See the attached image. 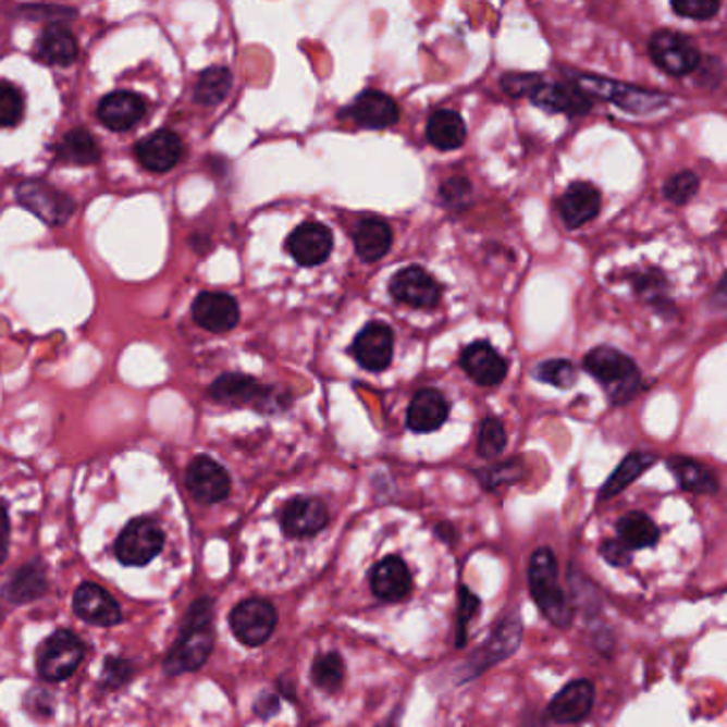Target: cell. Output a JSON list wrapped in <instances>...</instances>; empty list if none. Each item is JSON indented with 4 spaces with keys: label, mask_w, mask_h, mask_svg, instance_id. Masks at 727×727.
<instances>
[{
    "label": "cell",
    "mask_w": 727,
    "mask_h": 727,
    "mask_svg": "<svg viewBox=\"0 0 727 727\" xmlns=\"http://www.w3.org/2000/svg\"><path fill=\"white\" fill-rule=\"evenodd\" d=\"M209 395L215 402L231 404V406H260L264 408V402L271 397V389L262 386L259 380L242 373H224L220 375L211 389Z\"/></svg>",
    "instance_id": "18"
},
{
    "label": "cell",
    "mask_w": 727,
    "mask_h": 727,
    "mask_svg": "<svg viewBox=\"0 0 727 727\" xmlns=\"http://www.w3.org/2000/svg\"><path fill=\"white\" fill-rule=\"evenodd\" d=\"M451 415L448 399L435 389H420L410 402L406 422L415 433L438 431Z\"/></svg>",
    "instance_id": "25"
},
{
    "label": "cell",
    "mask_w": 727,
    "mask_h": 727,
    "mask_svg": "<svg viewBox=\"0 0 727 727\" xmlns=\"http://www.w3.org/2000/svg\"><path fill=\"white\" fill-rule=\"evenodd\" d=\"M466 137H468V128L457 111H451V109L435 111L427 122V139L433 148L442 152L461 148L466 144Z\"/></svg>",
    "instance_id": "28"
},
{
    "label": "cell",
    "mask_w": 727,
    "mask_h": 727,
    "mask_svg": "<svg viewBox=\"0 0 727 727\" xmlns=\"http://www.w3.org/2000/svg\"><path fill=\"white\" fill-rule=\"evenodd\" d=\"M440 199L451 209H466L471 201V184L466 177H451L440 188Z\"/></svg>",
    "instance_id": "41"
},
{
    "label": "cell",
    "mask_w": 727,
    "mask_h": 727,
    "mask_svg": "<svg viewBox=\"0 0 727 727\" xmlns=\"http://www.w3.org/2000/svg\"><path fill=\"white\" fill-rule=\"evenodd\" d=\"M133 664L124 657H111L103 666V685L107 689H118L133 676Z\"/></svg>",
    "instance_id": "44"
},
{
    "label": "cell",
    "mask_w": 727,
    "mask_h": 727,
    "mask_svg": "<svg viewBox=\"0 0 727 727\" xmlns=\"http://www.w3.org/2000/svg\"><path fill=\"white\" fill-rule=\"evenodd\" d=\"M480 476H482V484L486 489H495L504 482H515L520 478L519 461H510V464H502V466H495V468L484 469Z\"/></svg>",
    "instance_id": "45"
},
{
    "label": "cell",
    "mask_w": 727,
    "mask_h": 727,
    "mask_svg": "<svg viewBox=\"0 0 727 727\" xmlns=\"http://www.w3.org/2000/svg\"><path fill=\"white\" fill-rule=\"evenodd\" d=\"M619 542L627 549H649L660 542V527L644 513H629L617 525Z\"/></svg>",
    "instance_id": "33"
},
{
    "label": "cell",
    "mask_w": 727,
    "mask_h": 727,
    "mask_svg": "<svg viewBox=\"0 0 727 727\" xmlns=\"http://www.w3.org/2000/svg\"><path fill=\"white\" fill-rule=\"evenodd\" d=\"M48 589V578L41 564H28L15 571L4 587V597L13 604H26L41 597Z\"/></svg>",
    "instance_id": "31"
},
{
    "label": "cell",
    "mask_w": 727,
    "mask_h": 727,
    "mask_svg": "<svg viewBox=\"0 0 727 727\" xmlns=\"http://www.w3.org/2000/svg\"><path fill=\"white\" fill-rule=\"evenodd\" d=\"M186 486L199 504H218L231 493V478L226 469L209 457H197L186 469Z\"/></svg>",
    "instance_id": "11"
},
{
    "label": "cell",
    "mask_w": 727,
    "mask_h": 727,
    "mask_svg": "<svg viewBox=\"0 0 727 727\" xmlns=\"http://www.w3.org/2000/svg\"><path fill=\"white\" fill-rule=\"evenodd\" d=\"M508 442L504 422L495 416H489L480 424V435H478V455L482 459H495L504 453Z\"/></svg>",
    "instance_id": "37"
},
{
    "label": "cell",
    "mask_w": 727,
    "mask_h": 727,
    "mask_svg": "<svg viewBox=\"0 0 727 727\" xmlns=\"http://www.w3.org/2000/svg\"><path fill=\"white\" fill-rule=\"evenodd\" d=\"M657 461V455L653 453H631L625 457L621 466L615 469V473L608 478V482L600 491V500H613L625 491L636 478H640L646 469Z\"/></svg>",
    "instance_id": "32"
},
{
    "label": "cell",
    "mask_w": 727,
    "mask_h": 727,
    "mask_svg": "<svg viewBox=\"0 0 727 727\" xmlns=\"http://www.w3.org/2000/svg\"><path fill=\"white\" fill-rule=\"evenodd\" d=\"M584 369L608 391L613 404L631 402L642 389L638 365L615 348L597 346L587 353Z\"/></svg>",
    "instance_id": "3"
},
{
    "label": "cell",
    "mask_w": 727,
    "mask_h": 727,
    "mask_svg": "<svg viewBox=\"0 0 727 727\" xmlns=\"http://www.w3.org/2000/svg\"><path fill=\"white\" fill-rule=\"evenodd\" d=\"M286 250L304 267H316L329 259L333 250V235L320 222H304L286 239Z\"/></svg>",
    "instance_id": "13"
},
{
    "label": "cell",
    "mask_w": 727,
    "mask_h": 727,
    "mask_svg": "<svg viewBox=\"0 0 727 727\" xmlns=\"http://www.w3.org/2000/svg\"><path fill=\"white\" fill-rule=\"evenodd\" d=\"M193 316L211 333H226L239 322V306L226 293H201L193 306Z\"/></svg>",
    "instance_id": "21"
},
{
    "label": "cell",
    "mask_w": 727,
    "mask_h": 727,
    "mask_svg": "<svg viewBox=\"0 0 727 727\" xmlns=\"http://www.w3.org/2000/svg\"><path fill=\"white\" fill-rule=\"evenodd\" d=\"M649 53L660 69L676 77L693 73L702 60L695 44L687 35L675 30L655 33L649 41Z\"/></svg>",
    "instance_id": "8"
},
{
    "label": "cell",
    "mask_w": 727,
    "mask_h": 727,
    "mask_svg": "<svg viewBox=\"0 0 727 727\" xmlns=\"http://www.w3.org/2000/svg\"><path fill=\"white\" fill-rule=\"evenodd\" d=\"M668 468L675 471L680 486L689 493L715 495L719 491V480H717L715 471L702 466L700 461H693V459H687V457H673L668 461Z\"/></svg>",
    "instance_id": "30"
},
{
    "label": "cell",
    "mask_w": 727,
    "mask_h": 727,
    "mask_svg": "<svg viewBox=\"0 0 727 727\" xmlns=\"http://www.w3.org/2000/svg\"><path fill=\"white\" fill-rule=\"evenodd\" d=\"M233 86V75L224 66H211L206 73H201L197 88H195V99L197 103L213 104L222 103Z\"/></svg>",
    "instance_id": "35"
},
{
    "label": "cell",
    "mask_w": 727,
    "mask_h": 727,
    "mask_svg": "<svg viewBox=\"0 0 727 727\" xmlns=\"http://www.w3.org/2000/svg\"><path fill=\"white\" fill-rule=\"evenodd\" d=\"M389 291L395 301L422 310L435 308L442 297L440 284L422 267H406L395 273Z\"/></svg>",
    "instance_id": "9"
},
{
    "label": "cell",
    "mask_w": 727,
    "mask_h": 727,
    "mask_svg": "<svg viewBox=\"0 0 727 727\" xmlns=\"http://www.w3.org/2000/svg\"><path fill=\"white\" fill-rule=\"evenodd\" d=\"M535 378L557 389H570L576 382V367L566 359H551L535 367Z\"/></svg>",
    "instance_id": "39"
},
{
    "label": "cell",
    "mask_w": 727,
    "mask_h": 727,
    "mask_svg": "<svg viewBox=\"0 0 727 727\" xmlns=\"http://www.w3.org/2000/svg\"><path fill=\"white\" fill-rule=\"evenodd\" d=\"M346 678V664L340 653L318 655L312 664L313 685L326 693H335L342 689Z\"/></svg>",
    "instance_id": "36"
},
{
    "label": "cell",
    "mask_w": 727,
    "mask_h": 727,
    "mask_svg": "<svg viewBox=\"0 0 727 727\" xmlns=\"http://www.w3.org/2000/svg\"><path fill=\"white\" fill-rule=\"evenodd\" d=\"M480 600L469 591L468 587H461L459 591V615H457V644H466V631L471 617L478 613Z\"/></svg>",
    "instance_id": "43"
},
{
    "label": "cell",
    "mask_w": 727,
    "mask_h": 727,
    "mask_svg": "<svg viewBox=\"0 0 727 727\" xmlns=\"http://www.w3.org/2000/svg\"><path fill=\"white\" fill-rule=\"evenodd\" d=\"M148 111L144 97L135 93H111L99 104V120L109 131L124 133L137 126Z\"/></svg>",
    "instance_id": "23"
},
{
    "label": "cell",
    "mask_w": 727,
    "mask_h": 727,
    "mask_svg": "<svg viewBox=\"0 0 727 727\" xmlns=\"http://www.w3.org/2000/svg\"><path fill=\"white\" fill-rule=\"evenodd\" d=\"M461 367L480 386H497L504 382L508 373L506 359L489 342H476L466 348L461 357Z\"/></svg>",
    "instance_id": "20"
},
{
    "label": "cell",
    "mask_w": 727,
    "mask_h": 727,
    "mask_svg": "<svg viewBox=\"0 0 727 727\" xmlns=\"http://www.w3.org/2000/svg\"><path fill=\"white\" fill-rule=\"evenodd\" d=\"M698 186H700V180L693 171H680L666 182L664 195L675 206H685L698 193Z\"/></svg>",
    "instance_id": "40"
},
{
    "label": "cell",
    "mask_w": 727,
    "mask_h": 727,
    "mask_svg": "<svg viewBox=\"0 0 727 727\" xmlns=\"http://www.w3.org/2000/svg\"><path fill=\"white\" fill-rule=\"evenodd\" d=\"M568 75H570L571 84L578 90H582L587 97L593 95L597 99L613 101L617 107H621L625 111H631V113H651V111H657L660 107H666L673 101L668 95L646 90V88H636V86H629V84H619V82H613V79L584 75V73H568Z\"/></svg>",
    "instance_id": "4"
},
{
    "label": "cell",
    "mask_w": 727,
    "mask_h": 727,
    "mask_svg": "<svg viewBox=\"0 0 727 727\" xmlns=\"http://www.w3.org/2000/svg\"><path fill=\"white\" fill-rule=\"evenodd\" d=\"M344 113L365 128H386L399 122V104L395 103L393 97L378 90H367L359 95Z\"/></svg>",
    "instance_id": "24"
},
{
    "label": "cell",
    "mask_w": 727,
    "mask_h": 727,
    "mask_svg": "<svg viewBox=\"0 0 727 727\" xmlns=\"http://www.w3.org/2000/svg\"><path fill=\"white\" fill-rule=\"evenodd\" d=\"M164 546V533L157 520L148 517L133 519L120 533L115 542V555L124 566L141 568L148 566Z\"/></svg>",
    "instance_id": "5"
},
{
    "label": "cell",
    "mask_w": 727,
    "mask_h": 727,
    "mask_svg": "<svg viewBox=\"0 0 727 727\" xmlns=\"http://www.w3.org/2000/svg\"><path fill=\"white\" fill-rule=\"evenodd\" d=\"M393 348H395L393 329L384 322H369L355 337L350 353L357 359V364L365 369L384 371L393 359Z\"/></svg>",
    "instance_id": "12"
},
{
    "label": "cell",
    "mask_w": 727,
    "mask_h": 727,
    "mask_svg": "<svg viewBox=\"0 0 727 727\" xmlns=\"http://www.w3.org/2000/svg\"><path fill=\"white\" fill-rule=\"evenodd\" d=\"M24 118V95L9 82H0V126L9 128Z\"/></svg>",
    "instance_id": "38"
},
{
    "label": "cell",
    "mask_w": 727,
    "mask_h": 727,
    "mask_svg": "<svg viewBox=\"0 0 727 727\" xmlns=\"http://www.w3.org/2000/svg\"><path fill=\"white\" fill-rule=\"evenodd\" d=\"M9 533H11V527H9V517H7V510L0 506V564L4 562L7 557V549H9Z\"/></svg>",
    "instance_id": "48"
},
{
    "label": "cell",
    "mask_w": 727,
    "mask_h": 727,
    "mask_svg": "<svg viewBox=\"0 0 727 727\" xmlns=\"http://www.w3.org/2000/svg\"><path fill=\"white\" fill-rule=\"evenodd\" d=\"M17 201L52 226L66 222L75 211V204L46 182H24L17 188Z\"/></svg>",
    "instance_id": "10"
},
{
    "label": "cell",
    "mask_w": 727,
    "mask_h": 727,
    "mask_svg": "<svg viewBox=\"0 0 727 727\" xmlns=\"http://www.w3.org/2000/svg\"><path fill=\"white\" fill-rule=\"evenodd\" d=\"M602 555L608 564L613 566H627L631 562V553L629 549L624 546L619 540H608L602 544Z\"/></svg>",
    "instance_id": "47"
},
{
    "label": "cell",
    "mask_w": 727,
    "mask_h": 727,
    "mask_svg": "<svg viewBox=\"0 0 727 727\" xmlns=\"http://www.w3.org/2000/svg\"><path fill=\"white\" fill-rule=\"evenodd\" d=\"M593 700H595V689H593L591 680H587V678L571 680L570 685H566L553 698V702L549 706V713L562 726L578 724V722H582L591 715Z\"/></svg>",
    "instance_id": "15"
},
{
    "label": "cell",
    "mask_w": 727,
    "mask_h": 727,
    "mask_svg": "<svg viewBox=\"0 0 727 727\" xmlns=\"http://www.w3.org/2000/svg\"><path fill=\"white\" fill-rule=\"evenodd\" d=\"M37 56L48 64L69 66L77 58V39L66 26L52 24L44 30L37 44Z\"/></svg>",
    "instance_id": "29"
},
{
    "label": "cell",
    "mask_w": 727,
    "mask_h": 727,
    "mask_svg": "<svg viewBox=\"0 0 727 727\" xmlns=\"http://www.w3.org/2000/svg\"><path fill=\"white\" fill-rule=\"evenodd\" d=\"M86 646L84 642L69 629H60L52 633L37 653V668L46 680L60 682L75 675L84 660Z\"/></svg>",
    "instance_id": "6"
},
{
    "label": "cell",
    "mask_w": 727,
    "mask_h": 727,
    "mask_svg": "<svg viewBox=\"0 0 727 727\" xmlns=\"http://www.w3.org/2000/svg\"><path fill=\"white\" fill-rule=\"evenodd\" d=\"M75 615L84 621L101 627H113L122 621V611L118 602L104 591L103 587L86 582L73 595Z\"/></svg>",
    "instance_id": "16"
},
{
    "label": "cell",
    "mask_w": 727,
    "mask_h": 727,
    "mask_svg": "<svg viewBox=\"0 0 727 727\" xmlns=\"http://www.w3.org/2000/svg\"><path fill=\"white\" fill-rule=\"evenodd\" d=\"M353 239H355L359 259L364 262H375L389 255L391 244H393V231L389 222H384L378 215H371V218H364L357 222L353 231Z\"/></svg>",
    "instance_id": "27"
},
{
    "label": "cell",
    "mask_w": 727,
    "mask_h": 727,
    "mask_svg": "<svg viewBox=\"0 0 727 727\" xmlns=\"http://www.w3.org/2000/svg\"><path fill=\"white\" fill-rule=\"evenodd\" d=\"M213 606L211 600L201 597L190 606L180 640L164 660L167 675L177 676L199 670L213 651Z\"/></svg>",
    "instance_id": "1"
},
{
    "label": "cell",
    "mask_w": 727,
    "mask_h": 727,
    "mask_svg": "<svg viewBox=\"0 0 727 727\" xmlns=\"http://www.w3.org/2000/svg\"><path fill=\"white\" fill-rule=\"evenodd\" d=\"M531 101L551 113L584 115L591 111V97L578 90L574 84H540L531 95Z\"/></svg>",
    "instance_id": "26"
},
{
    "label": "cell",
    "mask_w": 727,
    "mask_h": 727,
    "mask_svg": "<svg viewBox=\"0 0 727 727\" xmlns=\"http://www.w3.org/2000/svg\"><path fill=\"white\" fill-rule=\"evenodd\" d=\"M529 591L542 615L557 627L571 624V608L559 587V568L551 549H538L529 564Z\"/></svg>",
    "instance_id": "2"
},
{
    "label": "cell",
    "mask_w": 727,
    "mask_h": 727,
    "mask_svg": "<svg viewBox=\"0 0 727 727\" xmlns=\"http://www.w3.org/2000/svg\"><path fill=\"white\" fill-rule=\"evenodd\" d=\"M542 84V79L538 75H520V73H510L502 77V88L513 95V97H522V95H531L538 86Z\"/></svg>",
    "instance_id": "46"
},
{
    "label": "cell",
    "mask_w": 727,
    "mask_h": 727,
    "mask_svg": "<svg viewBox=\"0 0 727 727\" xmlns=\"http://www.w3.org/2000/svg\"><path fill=\"white\" fill-rule=\"evenodd\" d=\"M235 638L246 646L264 644L278 625V613L271 602L252 597L237 604L229 617Z\"/></svg>",
    "instance_id": "7"
},
{
    "label": "cell",
    "mask_w": 727,
    "mask_h": 727,
    "mask_svg": "<svg viewBox=\"0 0 727 727\" xmlns=\"http://www.w3.org/2000/svg\"><path fill=\"white\" fill-rule=\"evenodd\" d=\"M282 529L291 538H310L329 525V510L318 497H295L282 510Z\"/></svg>",
    "instance_id": "14"
},
{
    "label": "cell",
    "mask_w": 727,
    "mask_h": 727,
    "mask_svg": "<svg viewBox=\"0 0 727 727\" xmlns=\"http://www.w3.org/2000/svg\"><path fill=\"white\" fill-rule=\"evenodd\" d=\"M557 209L568 229H580L597 218L602 209V195L589 182H574L559 197Z\"/></svg>",
    "instance_id": "19"
},
{
    "label": "cell",
    "mask_w": 727,
    "mask_h": 727,
    "mask_svg": "<svg viewBox=\"0 0 727 727\" xmlns=\"http://www.w3.org/2000/svg\"><path fill=\"white\" fill-rule=\"evenodd\" d=\"M135 155L144 169L167 173L184 157V144L171 131H157L135 146Z\"/></svg>",
    "instance_id": "17"
},
{
    "label": "cell",
    "mask_w": 727,
    "mask_h": 727,
    "mask_svg": "<svg viewBox=\"0 0 727 727\" xmlns=\"http://www.w3.org/2000/svg\"><path fill=\"white\" fill-rule=\"evenodd\" d=\"M722 4L717 0H675L673 11L689 20H711Z\"/></svg>",
    "instance_id": "42"
},
{
    "label": "cell",
    "mask_w": 727,
    "mask_h": 727,
    "mask_svg": "<svg viewBox=\"0 0 727 727\" xmlns=\"http://www.w3.org/2000/svg\"><path fill=\"white\" fill-rule=\"evenodd\" d=\"M369 584L375 597L384 602H402L412 591V574L404 559L386 557L373 566L369 574Z\"/></svg>",
    "instance_id": "22"
},
{
    "label": "cell",
    "mask_w": 727,
    "mask_h": 727,
    "mask_svg": "<svg viewBox=\"0 0 727 727\" xmlns=\"http://www.w3.org/2000/svg\"><path fill=\"white\" fill-rule=\"evenodd\" d=\"M58 158L71 164H95L101 158V148L88 131L75 128L62 137L58 146Z\"/></svg>",
    "instance_id": "34"
}]
</instances>
